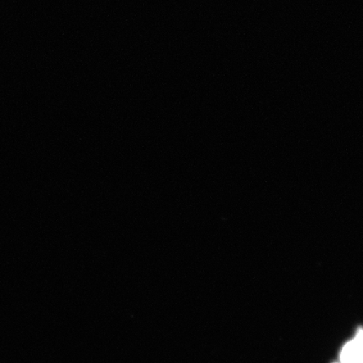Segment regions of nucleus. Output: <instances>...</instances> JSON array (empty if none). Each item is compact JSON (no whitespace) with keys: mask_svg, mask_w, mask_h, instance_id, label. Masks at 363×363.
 Masks as SVG:
<instances>
[{"mask_svg":"<svg viewBox=\"0 0 363 363\" xmlns=\"http://www.w3.org/2000/svg\"><path fill=\"white\" fill-rule=\"evenodd\" d=\"M342 363H363V330L357 331L355 339L345 345L340 353Z\"/></svg>","mask_w":363,"mask_h":363,"instance_id":"obj_1","label":"nucleus"}]
</instances>
